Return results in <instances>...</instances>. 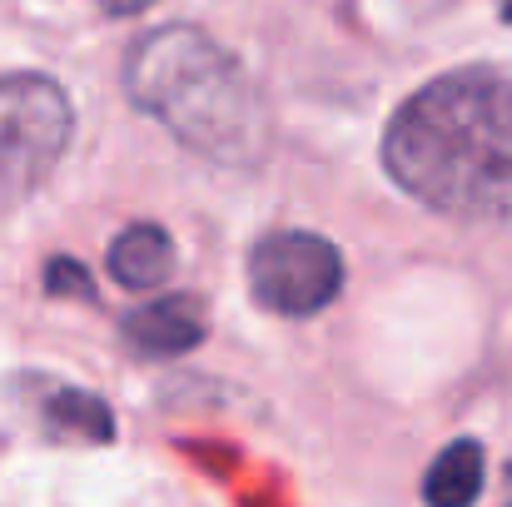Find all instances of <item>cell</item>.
<instances>
[{
    "mask_svg": "<svg viewBox=\"0 0 512 507\" xmlns=\"http://www.w3.org/2000/svg\"><path fill=\"white\" fill-rule=\"evenodd\" d=\"M383 169L438 214L512 219V65H463L408 95Z\"/></svg>",
    "mask_w": 512,
    "mask_h": 507,
    "instance_id": "1",
    "label": "cell"
},
{
    "mask_svg": "<svg viewBox=\"0 0 512 507\" xmlns=\"http://www.w3.org/2000/svg\"><path fill=\"white\" fill-rule=\"evenodd\" d=\"M125 95L214 165H259L269 115L244 65L199 25L145 30L125 55Z\"/></svg>",
    "mask_w": 512,
    "mask_h": 507,
    "instance_id": "2",
    "label": "cell"
},
{
    "mask_svg": "<svg viewBox=\"0 0 512 507\" xmlns=\"http://www.w3.org/2000/svg\"><path fill=\"white\" fill-rule=\"evenodd\" d=\"M75 135V110L60 80L20 70L0 75V214L20 204L60 165Z\"/></svg>",
    "mask_w": 512,
    "mask_h": 507,
    "instance_id": "3",
    "label": "cell"
},
{
    "mask_svg": "<svg viewBox=\"0 0 512 507\" xmlns=\"http://www.w3.org/2000/svg\"><path fill=\"white\" fill-rule=\"evenodd\" d=\"M249 289L269 314L309 319L329 309L343 289V259L324 234L309 229H279L264 234L249 254Z\"/></svg>",
    "mask_w": 512,
    "mask_h": 507,
    "instance_id": "4",
    "label": "cell"
},
{
    "mask_svg": "<svg viewBox=\"0 0 512 507\" xmlns=\"http://www.w3.org/2000/svg\"><path fill=\"white\" fill-rule=\"evenodd\" d=\"M120 334H125V343L140 358H179V353H189V348L204 343L209 319H204V304L199 299L170 294V299H150L145 309H130L120 319Z\"/></svg>",
    "mask_w": 512,
    "mask_h": 507,
    "instance_id": "5",
    "label": "cell"
},
{
    "mask_svg": "<svg viewBox=\"0 0 512 507\" xmlns=\"http://www.w3.org/2000/svg\"><path fill=\"white\" fill-rule=\"evenodd\" d=\"M174 274V239L160 224H130L110 244V279L120 289H155Z\"/></svg>",
    "mask_w": 512,
    "mask_h": 507,
    "instance_id": "6",
    "label": "cell"
},
{
    "mask_svg": "<svg viewBox=\"0 0 512 507\" xmlns=\"http://www.w3.org/2000/svg\"><path fill=\"white\" fill-rule=\"evenodd\" d=\"M483 468H488L483 443L458 438V443H448V448L433 458V468H428V478H423V498L433 507L473 503V498L483 493Z\"/></svg>",
    "mask_w": 512,
    "mask_h": 507,
    "instance_id": "7",
    "label": "cell"
},
{
    "mask_svg": "<svg viewBox=\"0 0 512 507\" xmlns=\"http://www.w3.org/2000/svg\"><path fill=\"white\" fill-rule=\"evenodd\" d=\"M45 423L55 433H70V438H85V443H110L115 438V413L90 388H55L45 398Z\"/></svg>",
    "mask_w": 512,
    "mask_h": 507,
    "instance_id": "8",
    "label": "cell"
},
{
    "mask_svg": "<svg viewBox=\"0 0 512 507\" xmlns=\"http://www.w3.org/2000/svg\"><path fill=\"white\" fill-rule=\"evenodd\" d=\"M45 294L50 299H65V294H75V299H85V304H95V279L85 274V264L80 259H50L45 264Z\"/></svg>",
    "mask_w": 512,
    "mask_h": 507,
    "instance_id": "9",
    "label": "cell"
},
{
    "mask_svg": "<svg viewBox=\"0 0 512 507\" xmlns=\"http://www.w3.org/2000/svg\"><path fill=\"white\" fill-rule=\"evenodd\" d=\"M155 0H100V10L105 15H140V10H150Z\"/></svg>",
    "mask_w": 512,
    "mask_h": 507,
    "instance_id": "10",
    "label": "cell"
},
{
    "mask_svg": "<svg viewBox=\"0 0 512 507\" xmlns=\"http://www.w3.org/2000/svg\"><path fill=\"white\" fill-rule=\"evenodd\" d=\"M498 10H503V20L512 25V0H498Z\"/></svg>",
    "mask_w": 512,
    "mask_h": 507,
    "instance_id": "11",
    "label": "cell"
},
{
    "mask_svg": "<svg viewBox=\"0 0 512 507\" xmlns=\"http://www.w3.org/2000/svg\"><path fill=\"white\" fill-rule=\"evenodd\" d=\"M503 493L512 498V458H508V478H503Z\"/></svg>",
    "mask_w": 512,
    "mask_h": 507,
    "instance_id": "12",
    "label": "cell"
}]
</instances>
